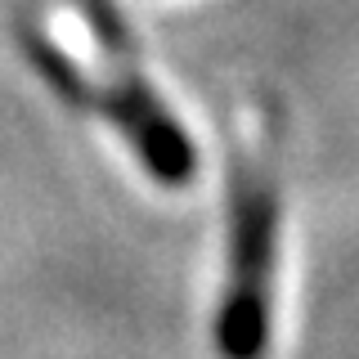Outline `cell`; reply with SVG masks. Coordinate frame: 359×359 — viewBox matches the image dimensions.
<instances>
[{
	"label": "cell",
	"mask_w": 359,
	"mask_h": 359,
	"mask_svg": "<svg viewBox=\"0 0 359 359\" xmlns=\"http://www.w3.org/2000/svg\"><path fill=\"white\" fill-rule=\"evenodd\" d=\"M278 194L265 157L238 149L229 198V278L216 314V346L224 359H261L269 341V287H274Z\"/></svg>",
	"instance_id": "obj_2"
},
{
	"label": "cell",
	"mask_w": 359,
	"mask_h": 359,
	"mask_svg": "<svg viewBox=\"0 0 359 359\" xmlns=\"http://www.w3.org/2000/svg\"><path fill=\"white\" fill-rule=\"evenodd\" d=\"M86 32H90V45H95V63H86L72 50V41H59L50 32H27L22 45H27L32 63L41 67V76L67 104H86L90 112L108 117L126 135V144L153 171L157 184H171V189L184 184L198 166V153L189 144L184 126L162 108V99L140 76L121 27L108 14H90Z\"/></svg>",
	"instance_id": "obj_1"
}]
</instances>
